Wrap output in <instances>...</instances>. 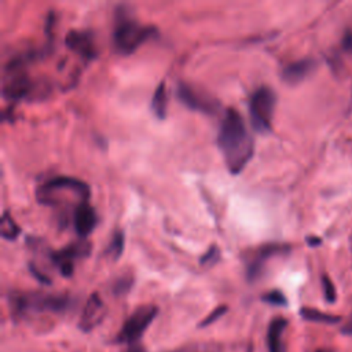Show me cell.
<instances>
[{
    "label": "cell",
    "mask_w": 352,
    "mask_h": 352,
    "mask_svg": "<svg viewBox=\"0 0 352 352\" xmlns=\"http://www.w3.org/2000/svg\"><path fill=\"white\" fill-rule=\"evenodd\" d=\"M290 250L289 245L285 243H265L253 249L246 256V278L250 282L257 280L264 270L265 263L278 254L287 253Z\"/></svg>",
    "instance_id": "cell-7"
},
{
    "label": "cell",
    "mask_w": 352,
    "mask_h": 352,
    "mask_svg": "<svg viewBox=\"0 0 352 352\" xmlns=\"http://www.w3.org/2000/svg\"><path fill=\"white\" fill-rule=\"evenodd\" d=\"M157 314L158 308L153 304L136 308L122 324L121 330L116 337V341L121 344H135L150 326V323L154 320Z\"/></svg>",
    "instance_id": "cell-6"
},
{
    "label": "cell",
    "mask_w": 352,
    "mask_h": 352,
    "mask_svg": "<svg viewBox=\"0 0 352 352\" xmlns=\"http://www.w3.org/2000/svg\"><path fill=\"white\" fill-rule=\"evenodd\" d=\"M341 44H342V48L348 52L352 54V30H346L342 36V40H341Z\"/></svg>",
    "instance_id": "cell-24"
},
{
    "label": "cell",
    "mask_w": 352,
    "mask_h": 352,
    "mask_svg": "<svg viewBox=\"0 0 352 352\" xmlns=\"http://www.w3.org/2000/svg\"><path fill=\"white\" fill-rule=\"evenodd\" d=\"M316 352H334V351L330 349V348H320V349H318Z\"/></svg>",
    "instance_id": "cell-28"
},
{
    "label": "cell",
    "mask_w": 352,
    "mask_h": 352,
    "mask_svg": "<svg viewBox=\"0 0 352 352\" xmlns=\"http://www.w3.org/2000/svg\"><path fill=\"white\" fill-rule=\"evenodd\" d=\"M19 232H21V228L14 221V219L10 216V213L6 210L1 216V226H0L1 238L7 239V241H14V239H16Z\"/></svg>",
    "instance_id": "cell-17"
},
{
    "label": "cell",
    "mask_w": 352,
    "mask_h": 352,
    "mask_svg": "<svg viewBox=\"0 0 352 352\" xmlns=\"http://www.w3.org/2000/svg\"><path fill=\"white\" fill-rule=\"evenodd\" d=\"M69 197H73L78 202H88L89 186L76 177L55 176L44 182L36 190L37 201L48 206L60 205L69 199Z\"/></svg>",
    "instance_id": "cell-3"
},
{
    "label": "cell",
    "mask_w": 352,
    "mask_h": 352,
    "mask_svg": "<svg viewBox=\"0 0 352 352\" xmlns=\"http://www.w3.org/2000/svg\"><path fill=\"white\" fill-rule=\"evenodd\" d=\"M315 65H316L315 60L309 58L292 62L283 67L282 80L290 85H296L302 80H305L312 73V70L315 69Z\"/></svg>",
    "instance_id": "cell-13"
},
{
    "label": "cell",
    "mask_w": 352,
    "mask_h": 352,
    "mask_svg": "<svg viewBox=\"0 0 352 352\" xmlns=\"http://www.w3.org/2000/svg\"><path fill=\"white\" fill-rule=\"evenodd\" d=\"M10 308L15 316H23L30 311H50L62 312L69 304L70 298L63 294H43V293H10Z\"/></svg>",
    "instance_id": "cell-4"
},
{
    "label": "cell",
    "mask_w": 352,
    "mask_h": 352,
    "mask_svg": "<svg viewBox=\"0 0 352 352\" xmlns=\"http://www.w3.org/2000/svg\"><path fill=\"white\" fill-rule=\"evenodd\" d=\"M219 258H220V252H219V249H217L216 245H212V246L206 250V253H205L204 256H201L199 263H201L202 265H213L214 263L219 261Z\"/></svg>",
    "instance_id": "cell-21"
},
{
    "label": "cell",
    "mask_w": 352,
    "mask_h": 352,
    "mask_svg": "<svg viewBox=\"0 0 352 352\" xmlns=\"http://www.w3.org/2000/svg\"><path fill=\"white\" fill-rule=\"evenodd\" d=\"M128 352H146V351H144L140 345H135V344H132Z\"/></svg>",
    "instance_id": "cell-27"
},
{
    "label": "cell",
    "mask_w": 352,
    "mask_h": 352,
    "mask_svg": "<svg viewBox=\"0 0 352 352\" xmlns=\"http://www.w3.org/2000/svg\"><path fill=\"white\" fill-rule=\"evenodd\" d=\"M166 106H168L166 84H165V81H161L157 85L155 91L153 94V99H151V109L158 120H164L166 117Z\"/></svg>",
    "instance_id": "cell-15"
},
{
    "label": "cell",
    "mask_w": 352,
    "mask_h": 352,
    "mask_svg": "<svg viewBox=\"0 0 352 352\" xmlns=\"http://www.w3.org/2000/svg\"><path fill=\"white\" fill-rule=\"evenodd\" d=\"M73 224L76 234L81 239L87 238L94 231L98 224V216L88 202H82L76 206L73 213Z\"/></svg>",
    "instance_id": "cell-12"
},
{
    "label": "cell",
    "mask_w": 352,
    "mask_h": 352,
    "mask_svg": "<svg viewBox=\"0 0 352 352\" xmlns=\"http://www.w3.org/2000/svg\"><path fill=\"white\" fill-rule=\"evenodd\" d=\"M91 253V243L88 241H78L67 245L66 248L56 250L51 254V260L54 264L59 268L60 274L63 276H72L74 271V260L76 258H82L89 256Z\"/></svg>",
    "instance_id": "cell-8"
},
{
    "label": "cell",
    "mask_w": 352,
    "mask_h": 352,
    "mask_svg": "<svg viewBox=\"0 0 352 352\" xmlns=\"http://www.w3.org/2000/svg\"><path fill=\"white\" fill-rule=\"evenodd\" d=\"M124 246H125V234L122 230H116L110 238L106 253L107 256H110L111 260H118L122 256Z\"/></svg>",
    "instance_id": "cell-16"
},
{
    "label": "cell",
    "mask_w": 352,
    "mask_h": 352,
    "mask_svg": "<svg viewBox=\"0 0 352 352\" xmlns=\"http://www.w3.org/2000/svg\"><path fill=\"white\" fill-rule=\"evenodd\" d=\"M154 36H157L155 28L139 23L124 10L117 11L113 28V44L118 54L129 55Z\"/></svg>",
    "instance_id": "cell-2"
},
{
    "label": "cell",
    "mask_w": 352,
    "mask_h": 352,
    "mask_svg": "<svg viewBox=\"0 0 352 352\" xmlns=\"http://www.w3.org/2000/svg\"><path fill=\"white\" fill-rule=\"evenodd\" d=\"M30 271H32V274H33V275H34V276H36V278H37L40 282H44V283H50V279H48L47 276H44V275H43L40 271H37V268H36L34 265H32V264H30Z\"/></svg>",
    "instance_id": "cell-25"
},
{
    "label": "cell",
    "mask_w": 352,
    "mask_h": 352,
    "mask_svg": "<svg viewBox=\"0 0 352 352\" xmlns=\"http://www.w3.org/2000/svg\"><path fill=\"white\" fill-rule=\"evenodd\" d=\"M287 326V320L285 318H274L267 330V345L270 352H285V345L282 340V334Z\"/></svg>",
    "instance_id": "cell-14"
},
{
    "label": "cell",
    "mask_w": 352,
    "mask_h": 352,
    "mask_svg": "<svg viewBox=\"0 0 352 352\" xmlns=\"http://www.w3.org/2000/svg\"><path fill=\"white\" fill-rule=\"evenodd\" d=\"M341 331L344 333V334H348V336H352V314L349 315V318L346 319V323L342 326V329H341Z\"/></svg>",
    "instance_id": "cell-26"
},
{
    "label": "cell",
    "mask_w": 352,
    "mask_h": 352,
    "mask_svg": "<svg viewBox=\"0 0 352 352\" xmlns=\"http://www.w3.org/2000/svg\"><path fill=\"white\" fill-rule=\"evenodd\" d=\"M132 282H133V279H132L131 275H124V276L118 278V279L114 282V285H113V292H114V294H117V296L125 294V293L131 289Z\"/></svg>",
    "instance_id": "cell-19"
},
{
    "label": "cell",
    "mask_w": 352,
    "mask_h": 352,
    "mask_svg": "<svg viewBox=\"0 0 352 352\" xmlns=\"http://www.w3.org/2000/svg\"><path fill=\"white\" fill-rule=\"evenodd\" d=\"M177 98L186 107L205 114H214L219 109V103L214 99L206 96L201 91H197L188 82L180 81L177 84Z\"/></svg>",
    "instance_id": "cell-9"
},
{
    "label": "cell",
    "mask_w": 352,
    "mask_h": 352,
    "mask_svg": "<svg viewBox=\"0 0 352 352\" xmlns=\"http://www.w3.org/2000/svg\"><path fill=\"white\" fill-rule=\"evenodd\" d=\"M226 312H227V307H226V305H220V307L214 308V309L199 323V327H205V326H208V324L216 322V320H217L220 316H223Z\"/></svg>",
    "instance_id": "cell-23"
},
{
    "label": "cell",
    "mask_w": 352,
    "mask_h": 352,
    "mask_svg": "<svg viewBox=\"0 0 352 352\" xmlns=\"http://www.w3.org/2000/svg\"><path fill=\"white\" fill-rule=\"evenodd\" d=\"M301 316L311 322H322V323H336L340 320V316H334L330 314H324L322 311L314 309V308H302L300 311Z\"/></svg>",
    "instance_id": "cell-18"
},
{
    "label": "cell",
    "mask_w": 352,
    "mask_h": 352,
    "mask_svg": "<svg viewBox=\"0 0 352 352\" xmlns=\"http://www.w3.org/2000/svg\"><path fill=\"white\" fill-rule=\"evenodd\" d=\"M261 300L268 302V304H271V305H279V307H283V305L287 304L286 297H285V294L280 290H271V292L265 293L261 297Z\"/></svg>",
    "instance_id": "cell-20"
},
{
    "label": "cell",
    "mask_w": 352,
    "mask_h": 352,
    "mask_svg": "<svg viewBox=\"0 0 352 352\" xmlns=\"http://www.w3.org/2000/svg\"><path fill=\"white\" fill-rule=\"evenodd\" d=\"M276 103L275 92L267 87H258L250 96L249 114L252 126L258 133H268L272 129V118Z\"/></svg>",
    "instance_id": "cell-5"
},
{
    "label": "cell",
    "mask_w": 352,
    "mask_h": 352,
    "mask_svg": "<svg viewBox=\"0 0 352 352\" xmlns=\"http://www.w3.org/2000/svg\"><path fill=\"white\" fill-rule=\"evenodd\" d=\"M65 44L84 60L89 62L98 56L95 38L89 30H70L65 37Z\"/></svg>",
    "instance_id": "cell-10"
},
{
    "label": "cell",
    "mask_w": 352,
    "mask_h": 352,
    "mask_svg": "<svg viewBox=\"0 0 352 352\" xmlns=\"http://www.w3.org/2000/svg\"><path fill=\"white\" fill-rule=\"evenodd\" d=\"M217 144L230 173L238 175L252 160L254 144L243 118L235 109H227L219 126Z\"/></svg>",
    "instance_id": "cell-1"
},
{
    "label": "cell",
    "mask_w": 352,
    "mask_h": 352,
    "mask_svg": "<svg viewBox=\"0 0 352 352\" xmlns=\"http://www.w3.org/2000/svg\"><path fill=\"white\" fill-rule=\"evenodd\" d=\"M104 315H106L104 302L102 301L98 293H92L82 308V312L78 320V327L85 333L91 331L103 320Z\"/></svg>",
    "instance_id": "cell-11"
},
{
    "label": "cell",
    "mask_w": 352,
    "mask_h": 352,
    "mask_svg": "<svg viewBox=\"0 0 352 352\" xmlns=\"http://www.w3.org/2000/svg\"><path fill=\"white\" fill-rule=\"evenodd\" d=\"M322 286H323V294H324V298L329 301V302H333L336 300V287L333 285V282L330 280V278L327 275H323L322 276Z\"/></svg>",
    "instance_id": "cell-22"
}]
</instances>
